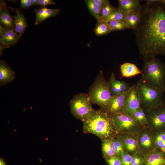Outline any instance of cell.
Masks as SVG:
<instances>
[{
	"label": "cell",
	"instance_id": "obj_29",
	"mask_svg": "<svg viewBox=\"0 0 165 165\" xmlns=\"http://www.w3.org/2000/svg\"><path fill=\"white\" fill-rule=\"evenodd\" d=\"M111 140L116 155L121 157L125 152L122 144L117 137Z\"/></svg>",
	"mask_w": 165,
	"mask_h": 165
},
{
	"label": "cell",
	"instance_id": "obj_23",
	"mask_svg": "<svg viewBox=\"0 0 165 165\" xmlns=\"http://www.w3.org/2000/svg\"><path fill=\"white\" fill-rule=\"evenodd\" d=\"M101 140L102 153L105 159L118 156L115 151L111 140L102 139Z\"/></svg>",
	"mask_w": 165,
	"mask_h": 165
},
{
	"label": "cell",
	"instance_id": "obj_33",
	"mask_svg": "<svg viewBox=\"0 0 165 165\" xmlns=\"http://www.w3.org/2000/svg\"><path fill=\"white\" fill-rule=\"evenodd\" d=\"M121 158L122 165H131L132 156L128 152L125 151Z\"/></svg>",
	"mask_w": 165,
	"mask_h": 165
},
{
	"label": "cell",
	"instance_id": "obj_38",
	"mask_svg": "<svg viewBox=\"0 0 165 165\" xmlns=\"http://www.w3.org/2000/svg\"><path fill=\"white\" fill-rule=\"evenodd\" d=\"M32 6L38 5V0H30Z\"/></svg>",
	"mask_w": 165,
	"mask_h": 165
},
{
	"label": "cell",
	"instance_id": "obj_25",
	"mask_svg": "<svg viewBox=\"0 0 165 165\" xmlns=\"http://www.w3.org/2000/svg\"><path fill=\"white\" fill-rule=\"evenodd\" d=\"M134 119L144 127H147L146 114L144 109L141 107L131 116Z\"/></svg>",
	"mask_w": 165,
	"mask_h": 165
},
{
	"label": "cell",
	"instance_id": "obj_10",
	"mask_svg": "<svg viewBox=\"0 0 165 165\" xmlns=\"http://www.w3.org/2000/svg\"><path fill=\"white\" fill-rule=\"evenodd\" d=\"M155 135L148 127H144L137 134L138 146L144 156L156 148L154 143Z\"/></svg>",
	"mask_w": 165,
	"mask_h": 165
},
{
	"label": "cell",
	"instance_id": "obj_27",
	"mask_svg": "<svg viewBox=\"0 0 165 165\" xmlns=\"http://www.w3.org/2000/svg\"><path fill=\"white\" fill-rule=\"evenodd\" d=\"M85 2L91 15L97 21L100 20V15L101 9L94 4L91 0H85Z\"/></svg>",
	"mask_w": 165,
	"mask_h": 165
},
{
	"label": "cell",
	"instance_id": "obj_5",
	"mask_svg": "<svg viewBox=\"0 0 165 165\" xmlns=\"http://www.w3.org/2000/svg\"><path fill=\"white\" fill-rule=\"evenodd\" d=\"M87 94L91 104L98 105L101 109L104 107L112 97L108 82L105 79L102 70L90 86Z\"/></svg>",
	"mask_w": 165,
	"mask_h": 165
},
{
	"label": "cell",
	"instance_id": "obj_37",
	"mask_svg": "<svg viewBox=\"0 0 165 165\" xmlns=\"http://www.w3.org/2000/svg\"><path fill=\"white\" fill-rule=\"evenodd\" d=\"M0 165H6L5 160L2 157L0 158Z\"/></svg>",
	"mask_w": 165,
	"mask_h": 165
},
{
	"label": "cell",
	"instance_id": "obj_11",
	"mask_svg": "<svg viewBox=\"0 0 165 165\" xmlns=\"http://www.w3.org/2000/svg\"><path fill=\"white\" fill-rule=\"evenodd\" d=\"M117 137L122 144L125 151L132 156L137 152H141L138 146L137 135L121 133L119 134Z\"/></svg>",
	"mask_w": 165,
	"mask_h": 165
},
{
	"label": "cell",
	"instance_id": "obj_12",
	"mask_svg": "<svg viewBox=\"0 0 165 165\" xmlns=\"http://www.w3.org/2000/svg\"><path fill=\"white\" fill-rule=\"evenodd\" d=\"M141 103L135 84L131 86L127 96L125 105L122 112L131 116L136 110L139 108Z\"/></svg>",
	"mask_w": 165,
	"mask_h": 165
},
{
	"label": "cell",
	"instance_id": "obj_7",
	"mask_svg": "<svg viewBox=\"0 0 165 165\" xmlns=\"http://www.w3.org/2000/svg\"><path fill=\"white\" fill-rule=\"evenodd\" d=\"M118 133L137 135L144 127L131 116L124 113L116 114L111 117Z\"/></svg>",
	"mask_w": 165,
	"mask_h": 165
},
{
	"label": "cell",
	"instance_id": "obj_26",
	"mask_svg": "<svg viewBox=\"0 0 165 165\" xmlns=\"http://www.w3.org/2000/svg\"><path fill=\"white\" fill-rule=\"evenodd\" d=\"M126 14L116 8L104 20L107 22L112 21H119L124 22Z\"/></svg>",
	"mask_w": 165,
	"mask_h": 165
},
{
	"label": "cell",
	"instance_id": "obj_28",
	"mask_svg": "<svg viewBox=\"0 0 165 165\" xmlns=\"http://www.w3.org/2000/svg\"><path fill=\"white\" fill-rule=\"evenodd\" d=\"M116 8L112 5L109 1L107 0L101 9L100 15V19L104 20Z\"/></svg>",
	"mask_w": 165,
	"mask_h": 165
},
{
	"label": "cell",
	"instance_id": "obj_6",
	"mask_svg": "<svg viewBox=\"0 0 165 165\" xmlns=\"http://www.w3.org/2000/svg\"><path fill=\"white\" fill-rule=\"evenodd\" d=\"M87 94L81 93L74 96L69 102L71 113L77 119L83 122L94 112Z\"/></svg>",
	"mask_w": 165,
	"mask_h": 165
},
{
	"label": "cell",
	"instance_id": "obj_24",
	"mask_svg": "<svg viewBox=\"0 0 165 165\" xmlns=\"http://www.w3.org/2000/svg\"><path fill=\"white\" fill-rule=\"evenodd\" d=\"M112 31L108 22L103 20L97 21L94 29L96 35L98 36L105 35Z\"/></svg>",
	"mask_w": 165,
	"mask_h": 165
},
{
	"label": "cell",
	"instance_id": "obj_22",
	"mask_svg": "<svg viewBox=\"0 0 165 165\" xmlns=\"http://www.w3.org/2000/svg\"><path fill=\"white\" fill-rule=\"evenodd\" d=\"M141 8L140 10L126 14L124 22L127 25L128 28L134 30L138 25L141 16Z\"/></svg>",
	"mask_w": 165,
	"mask_h": 165
},
{
	"label": "cell",
	"instance_id": "obj_1",
	"mask_svg": "<svg viewBox=\"0 0 165 165\" xmlns=\"http://www.w3.org/2000/svg\"><path fill=\"white\" fill-rule=\"evenodd\" d=\"M141 16L134 30L140 55L143 59L165 56L164 0L142 6Z\"/></svg>",
	"mask_w": 165,
	"mask_h": 165
},
{
	"label": "cell",
	"instance_id": "obj_30",
	"mask_svg": "<svg viewBox=\"0 0 165 165\" xmlns=\"http://www.w3.org/2000/svg\"><path fill=\"white\" fill-rule=\"evenodd\" d=\"M107 22L112 31L122 30L128 28L127 25L123 21H112Z\"/></svg>",
	"mask_w": 165,
	"mask_h": 165
},
{
	"label": "cell",
	"instance_id": "obj_21",
	"mask_svg": "<svg viewBox=\"0 0 165 165\" xmlns=\"http://www.w3.org/2000/svg\"><path fill=\"white\" fill-rule=\"evenodd\" d=\"M5 5L2 2L0 3V21L4 27L12 29H14V24L13 20L9 11L6 8Z\"/></svg>",
	"mask_w": 165,
	"mask_h": 165
},
{
	"label": "cell",
	"instance_id": "obj_32",
	"mask_svg": "<svg viewBox=\"0 0 165 165\" xmlns=\"http://www.w3.org/2000/svg\"><path fill=\"white\" fill-rule=\"evenodd\" d=\"M108 165H122L121 158L118 156L105 159Z\"/></svg>",
	"mask_w": 165,
	"mask_h": 165
},
{
	"label": "cell",
	"instance_id": "obj_8",
	"mask_svg": "<svg viewBox=\"0 0 165 165\" xmlns=\"http://www.w3.org/2000/svg\"><path fill=\"white\" fill-rule=\"evenodd\" d=\"M147 127L155 134L165 131V105L145 112Z\"/></svg>",
	"mask_w": 165,
	"mask_h": 165
},
{
	"label": "cell",
	"instance_id": "obj_17",
	"mask_svg": "<svg viewBox=\"0 0 165 165\" xmlns=\"http://www.w3.org/2000/svg\"><path fill=\"white\" fill-rule=\"evenodd\" d=\"M118 9L125 14L141 9L142 5L138 0H119Z\"/></svg>",
	"mask_w": 165,
	"mask_h": 165
},
{
	"label": "cell",
	"instance_id": "obj_31",
	"mask_svg": "<svg viewBox=\"0 0 165 165\" xmlns=\"http://www.w3.org/2000/svg\"><path fill=\"white\" fill-rule=\"evenodd\" d=\"M145 161L144 156L138 152L132 156L131 165H144Z\"/></svg>",
	"mask_w": 165,
	"mask_h": 165
},
{
	"label": "cell",
	"instance_id": "obj_3",
	"mask_svg": "<svg viewBox=\"0 0 165 165\" xmlns=\"http://www.w3.org/2000/svg\"><path fill=\"white\" fill-rule=\"evenodd\" d=\"M140 79L148 84L164 92L165 91V63L156 57L143 59Z\"/></svg>",
	"mask_w": 165,
	"mask_h": 165
},
{
	"label": "cell",
	"instance_id": "obj_9",
	"mask_svg": "<svg viewBox=\"0 0 165 165\" xmlns=\"http://www.w3.org/2000/svg\"><path fill=\"white\" fill-rule=\"evenodd\" d=\"M127 91L112 96L104 107L101 109L111 117L114 115L122 112L127 95L131 88Z\"/></svg>",
	"mask_w": 165,
	"mask_h": 165
},
{
	"label": "cell",
	"instance_id": "obj_34",
	"mask_svg": "<svg viewBox=\"0 0 165 165\" xmlns=\"http://www.w3.org/2000/svg\"><path fill=\"white\" fill-rule=\"evenodd\" d=\"M38 5L44 7L46 6L55 4V3L52 0H38Z\"/></svg>",
	"mask_w": 165,
	"mask_h": 165
},
{
	"label": "cell",
	"instance_id": "obj_2",
	"mask_svg": "<svg viewBox=\"0 0 165 165\" xmlns=\"http://www.w3.org/2000/svg\"><path fill=\"white\" fill-rule=\"evenodd\" d=\"M83 122L84 133L93 134L101 140H111L118 134L111 118L101 109L95 110Z\"/></svg>",
	"mask_w": 165,
	"mask_h": 165
},
{
	"label": "cell",
	"instance_id": "obj_20",
	"mask_svg": "<svg viewBox=\"0 0 165 165\" xmlns=\"http://www.w3.org/2000/svg\"><path fill=\"white\" fill-rule=\"evenodd\" d=\"M121 74V78H129L138 74H141L142 70H140L135 64L129 62H126L120 66Z\"/></svg>",
	"mask_w": 165,
	"mask_h": 165
},
{
	"label": "cell",
	"instance_id": "obj_13",
	"mask_svg": "<svg viewBox=\"0 0 165 165\" xmlns=\"http://www.w3.org/2000/svg\"><path fill=\"white\" fill-rule=\"evenodd\" d=\"M21 36L14 30L0 25V45L4 49L15 45Z\"/></svg>",
	"mask_w": 165,
	"mask_h": 165
},
{
	"label": "cell",
	"instance_id": "obj_18",
	"mask_svg": "<svg viewBox=\"0 0 165 165\" xmlns=\"http://www.w3.org/2000/svg\"><path fill=\"white\" fill-rule=\"evenodd\" d=\"M14 11L16 14L13 18L14 24V31L22 35L27 26V22L24 14L19 9H16Z\"/></svg>",
	"mask_w": 165,
	"mask_h": 165
},
{
	"label": "cell",
	"instance_id": "obj_35",
	"mask_svg": "<svg viewBox=\"0 0 165 165\" xmlns=\"http://www.w3.org/2000/svg\"><path fill=\"white\" fill-rule=\"evenodd\" d=\"M31 6L30 0H21L20 1V7L22 8L28 9Z\"/></svg>",
	"mask_w": 165,
	"mask_h": 165
},
{
	"label": "cell",
	"instance_id": "obj_36",
	"mask_svg": "<svg viewBox=\"0 0 165 165\" xmlns=\"http://www.w3.org/2000/svg\"><path fill=\"white\" fill-rule=\"evenodd\" d=\"M93 2L101 9L106 3L107 0H91Z\"/></svg>",
	"mask_w": 165,
	"mask_h": 165
},
{
	"label": "cell",
	"instance_id": "obj_16",
	"mask_svg": "<svg viewBox=\"0 0 165 165\" xmlns=\"http://www.w3.org/2000/svg\"><path fill=\"white\" fill-rule=\"evenodd\" d=\"M144 165H165L164 153L156 148L144 155Z\"/></svg>",
	"mask_w": 165,
	"mask_h": 165
},
{
	"label": "cell",
	"instance_id": "obj_4",
	"mask_svg": "<svg viewBox=\"0 0 165 165\" xmlns=\"http://www.w3.org/2000/svg\"><path fill=\"white\" fill-rule=\"evenodd\" d=\"M141 107L145 112L165 105L163 92L140 79L135 84Z\"/></svg>",
	"mask_w": 165,
	"mask_h": 165
},
{
	"label": "cell",
	"instance_id": "obj_15",
	"mask_svg": "<svg viewBox=\"0 0 165 165\" xmlns=\"http://www.w3.org/2000/svg\"><path fill=\"white\" fill-rule=\"evenodd\" d=\"M15 77V73L12 68L4 61L0 62V85L5 86L13 81Z\"/></svg>",
	"mask_w": 165,
	"mask_h": 165
},
{
	"label": "cell",
	"instance_id": "obj_14",
	"mask_svg": "<svg viewBox=\"0 0 165 165\" xmlns=\"http://www.w3.org/2000/svg\"><path fill=\"white\" fill-rule=\"evenodd\" d=\"M108 82L109 89L112 96L127 91L131 87L126 82L117 80L114 73L111 74Z\"/></svg>",
	"mask_w": 165,
	"mask_h": 165
},
{
	"label": "cell",
	"instance_id": "obj_39",
	"mask_svg": "<svg viewBox=\"0 0 165 165\" xmlns=\"http://www.w3.org/2000/svg\"><path fill=\"white\" fill-rule=\"evenodd\" d=\"M164 153V154H165V153Z\"/></svg>",
	"mask_w": 165,
	"mask_h": 165
},
{
	"label": "cell",
	"instance_id": "obj_19",
	"mask_svg": "<svg viewBox=\"0 0 165 165\" xmlns=\"http://www.w3.org/2000/svg\"><path fill=\"white\" fill-rule=\"evenodd\" d=\"M59 12L58 9H50L45 7L38 9L36 11L35 25L41 23L49 17L55 16Z\"/></svg>",
	"mask_w": 165,
	"mask_h": 165
}]
</instances>
